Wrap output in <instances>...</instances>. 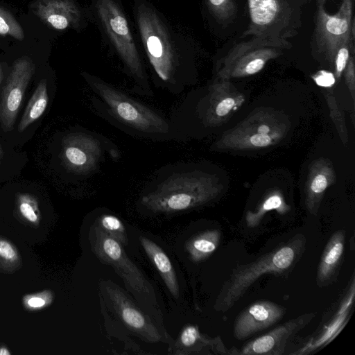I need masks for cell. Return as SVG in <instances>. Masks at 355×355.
<instances>
[{
    "label": "cell",
    "mask_w": 355,
    "mask_h": 355,
    "mask_svg": "<svg viewBox=\"0 0 355 355\" xmlns=\"http://www.w3.org/2000/svg\"><path fill=\"white\" fill-rule=\"evenodd\" d=\"M132 9L155 87L182 93L193 81L191 53L183 31L149 0H134Z\"/></svg>",
    "instance_id": "obj_1"
},
{
    "label": "cell",
    "mask_w": 355,
    "mask_h": 355,
    "mask_svg": "<svg viewBox=\"0 0 355 355\" xmlns=\"http://www.w3.org/2000/svg\"><path fill=\"white\" fill-rule=\"evenodd\" d=\"M97 115L127 135L153 141H179L169 119L101 78L83 71Z\"/></svg>",
    "instance_id": "obj_2"
},
{
    "label": "cell",
    "mask_w": 355,
    "mask_h": 355,
    "mask_svg": "<svg viewBox=\"0 0 355 355\" xmlns=\"http://www.w3.org/2000/svg\"><path fill=\"white\" fill-rule=\"evenodd\" d=\"M206 174L194 164L176 162L157 168L139 198L141 208L173 214L192 209L212 198Z\"/></svg>",
    "instance_id": "obj_3"
},
{
    "label": "cell",
    "mask_w": 355,
    "mask_h": 355,
    "mask_svg": "<svg viewBox=\"0 0 355 355\" xmlns=\"http://www.w3.org/2000/svg\"><path fill=\"white\" fill-rule=\"evenodd\" d=\"M90 22L97 27L104 44L119 60L132 83V92L153 96L142 51L135 38L121 0H91Z\"/></svg>",
    "instance_id": "obj_4"
},
{
    "label": "cell",
    "mask_w": 355,
    "mask_h": 355,
    "mask_svg": "<svg viewBox=\"0 0 355 355\" xmlns=\"http://www.w3.org/2000/svg\"><path fill=\"white\" fill-rule=\"evenodd\" d=\"M305 246L306 238L298 234L287 243L255 261L236 267L216 297L215 309L222 312L230 309L248 289L264 275H288L303 254Z\"/></svg>",
    "instance_id": "obj_5"
},
{
    "label": "cell",
    "mask_w": 355,
    "mask_h": 355,
    "mask_svg": "<svg viewBox=\"0 0 355 355\" xmlns=\"http://www.w3.org/2000/svg\"><path fill=\"white\" fill-rule=\"evenodd\" d=\"M108 157L114 161L119 159V148L112 140L94 131L81 128L66 134L61 139V164L80 178L97 173Z\"/></svg>",
    "instance_id": "obj_6"
},
{
    "label": "cell",
    "mask_w": 355,
    "mask_h": 355,
    "mask_svg": "<svg viewBox=\"0 0 355 355\" xmlns=\"http://www.w3.org/2000/svg\"><path fill=\"white\" fill-rule=\"evenodd\" d=\"M92 250L103 263L110 265L132 290L151 294V286L142 272L129 259L123 246L105 234L94 220L89 232Z\"/></svg>",
    "instance_id": "obj_7"
},
{
    "label": "cell",
    "mask_w": 355,
    "mask_h": 355,
    "mask_svg": "<svg viewBox=\"0 0 355 355\" xmlns=\"http://www.w3.org/2000/svg\"><path fill=\"white\" fill-rule=\"evenodd\" d=\"M35 71L33 61L27 56L14 62L0 96V125L4 131L13 130L25 92Z\"/></svg>",
    "instance_id": "obj_8"
},
{
    "label": "cell",
    "mask_w": 355,
    "mask_h": 355,
    "mask_svg": "<svg viewBox=\"0 0 355 355\" xmlns=\"http://www.w3.org/2000/svg\"><path fill=\"white\" fill-rule=\"evenodd\" d=\"M31 8L44 23L57 31L80 32L90 22L87 7L83 8L75 0H37Z\"/></svg>",
    "instance_id": "obj_9"
},
{
    "label": "cell",
    "mask_w": 355,
    "mask_h": 355,
    "mask_svg": "<svg viewBox=\"0 0 355 355\" xmlns=\"http://www.w3.org/2000/svg\"><path fill=\"white\" fill-rule=\"evenodd\" d=\"M103 284L115 313L126 327L148 342L157 343L162 340V336L149 318L121 288L110 281Z\"/></svg>",
    "instance_id": "obj_10"
},
{
    "label": "cell",
    "mask_w": 355,
    "mask_h": 355,
    "mask_svg": "<svg viewBox=\"0 0 355 355\" xmlns=\"http://www.w3.org/2000/svg\"><path fill=\"white\" fill-rule=\"evenodd\" d=\"M316 316L315 312L302 314L248 342L236 354L242 355H282L287 342Z\"/></svg>",
    "instance_id": "obj_11"
},
{
    "label": "cell",
    "mask_w": 355,
    "mask_h": 355,
    "mask_svg": "<svg viewBox=\"0 0 355 355\" xmlns=\"http://www.w3.org/2000/svg\"><path fill=\"white\" fill-rule=\"evenodd\" d=\"M285 313V308L272 302H256L238 315L234 325V336L239 340L246 339L275 324Z\"/></svg>",
    "instance_id": "obj_12"
},
{
    "label": "cell",
    "mask_w": 355,
    "mask_h": 355,
    "mask_svg": "<svg viewBox=\"0 0 355 355\" xmlns=\"http://www.w3.org/2000/svg\"><path fill=\"white\" fill-rule=\"evenodd\" d=\"M345 232L338 230L329 240L318 265L317 282L327 285L336 277L345 251Z\"/></svg>",
    "instance_id": "obj_13"
},
{
    "label": "cell",
    "mask_w": 355,
    "mask_h": 355,
    "mask_svg": "<svg viewBox=\"0 0 355 355\" xmlns=\"http://www.w3.org/2000/svg\"><path fill=\"white\" fill-rule=\"evenodd\" d=\"M139 240L169 292L175 299H178L180 295L179 284L175 270L170 259L163 249L153 241L144 236H140Z\"/></svg>",
    "instance_id": "obj_14"
},
{
    "label": "cell",
    "mask_w": 355,
    "mask_h": 355,
    "mask_svg": "<svg viewBox=\"0 0 355 355\" xmlns=\"http://www.w3.org/2000/svg\"><path fill=\"white\" fill-rule=\"evenodd\" d=\"M220 240V232L218 230H207L189 239L185 243V250L192 261L199 263L214 252Z\"/></svg>",
    "instance_id": "obj_15"
},
{
    "label": "cell",
    "mask_w": 355,
    "mask_h": 355,
    "mask_svg": "<svg viewBox=\"0 0 355 355\" xmlns=\"http://www.w3.org/2000/svg\"><path fill=\"white\" fill-rule=\"evenodd\" d=\"M49 101L46 79H42L34 91L19 123L18 131L24 132L45 111Z\"/></svg>",
    "instance_id": "obj_16"
},
{
    "label": "cell",
    "mask_w": 355,
    "mask_h": 355,
    "mask_svg": "<svg viewBox=\"0 0 355 355\" xmlns=\"http://www.w3.org/2000/svg\"><path fill=\"white\" fill-rule=\"evenodd\" d=\"M95 221L105 234L116 240L123 247L127 245L125 227L117 216L110 214H102L95 219Z\"/></svg>",
    "instance_id": "obj_17"
},
{
    "label": "cell",
    "mask_w": 355,
    "mask_h": 355,
    "mask_svg": "<svg viewBox=\"0 0 355 355\" xmlns=\"http://www.w3.org/2000/svg\"><path fill=\"white\" fill-rule=\"evenodd\" d=\"M249 8L252 21L264 25L273 19L277 5L275 0H249Z\"/></svg>",
    "instance_id": "obj_18"
},
{
    "label": "cell",
    "mask_w": 355,
    "mask_h": 355,
    "mask_svg": "<svg viewBox=\"0 0 355 355\" xmlns=\"http://www.w3.org/2000/svg\"><path fill=\"white\" fill-rule=\"evenodd\" d=\"M17 208L21 216L31 223L40 220L38 202L35 196L27 193H19L17 196Z\"/></svg>",
    "instance_id": "obj_19"
},
{
    "label": "cell",
    "mask_w": 355,
    "mask_h": 355,
    "mask_svg": "<svg viewBox=\"0 0 355 355\" xmlns=\"http://www.w3.org/2000/svg\"><path fill=\"white\" fill-rule=\"evenodd\" d=\"M277 210L284 212L285 210L283 201L277 195L268 198L255 212L249 211L245 218L248 227H255L259 225L265 214L270 210Z\"/></svg>",
    "instance_id": "obj_20"
},
{
    "label": "cell",
    "mask_w": 355,
    "mask_h": 355,
    "mask_svg": "<svg viewBox=\"0 0 355 355\" xmlns=\"http://www.w3.org/2000/svg\"><path fill=\"white\" fill-rule=\"evenodd\" d=\"M0 35H9L18 40L24 38L22 27L10 12L3 7H0Z\"/></svg>",
    "instance_id": "obj_21"
},
{
    "label": "cell",
    "mask_w": 355,
    "mask_h": 355,
    "mask_svg": "<svg viewBox=\"0 0 355 355\" xmlns=\"http://www.w3.org/2000/svg\"><path fill=\"white\" fill-rule=\"evenodd\" d=\"M179 344L181 347L184 348L190 349L197 345V344H202L203 345H207L211 344H215L221 340H218L212 342L211 340L206 339L201 335L199 329L196 325H187L182 330L179 336Z\"/></svg>",
    "instance_id": "obj_22"
},
{
    "label": "cell",
    "mask_w": 355,
    "mask_h": 355,
    "mask_svg": "<svg viewBox=\"0 0 355 355\" xmlns=\"http://www.w3.org/2000/svg\"><path fill=\"white\" fill-rule=\"evenodd\" d=\"M327 31L334 35H341L348 28L347 22L343 19L330 18L326 24Z\"/></svg>",
    "instance_id": "obj_23"
},
{
    "label": "cell",
    "mask_w": 355,
    "mask_h": 355,
    "mask_svg": "<svg viewBox=\"0 0 355 355\" xmlns=\"http://www.w3.org/2000/svg\"><path fill=\"white\" fill-rule=\"evenodd\" d=\"M0 257L10 261L16 260L17 257L15 248L3 239H0Z\"/></svg>",
    "instance_id": "obj_24"
},
{
    "label": "cell",
    "mask_w": 355,
    "mask_h": 355,
    "mask_svg": "<svg viewBox=\"0 0 355 355\" xmlns=\"http://www.w3.org/2000/svg\"><path fill=\"white\" fill-rule=\"evenodd\" d=\"M315 83L322 87H331L335 83V78L331 73L321 71L315 78Z\"/></svg>",
    "instance_id": "obj_25"
},
{
    "label": "cell",
    "mask_w": 355,
    "mask_h": 355,
    "mask_svg": "<svg viewBox=\"0 0 355 355\" xmlns=\"http://www.w3.org/2000/svg\"><path fill=\"white\" fill-rule=\"evenodd\" d=\"M234 105V101L232 98H225L216 105L215 112L218 116H224L230 112Z\"/></svg>",
    "instance_id": "obj_26"
},
{
    "label": "cell",
    "mask_w": 355,
    "mask_h": 355,
    "mask_svg": "<svg viewBox=\"0 0 355 355\" xmlns=\"http://www.w3.org/2000/svg\"><path fill=\"white\" fill-rule=\"evenodd\" d=\"M25 303L31 309H40L46 305V301L40 295H32L25 300Z\"/></svg>",
    "instance_id": "obj_27"
},
{
    "label": "cell",
    "mask_w": 355,
    "mask_h": 355,
    "mask_svg": "<svg viewBox=\"0 0 355 355\" xmlns=\"http://www.w3.org/2000/svg\"><path fill=\"white\" fill-rule=\"evenodd\" d=\"M327 186V178L323 175H317L311 183V190L313 193H322Z\"/></svg>",
    "instance_id": "obj_28"
},
{
    "label": "cell",
    "mask_w": 355,
    "mask_h": 355,
    "mask_svg": "<svg viewBox=\"0 0 355 355\" xmlns=\"http://www.w3.org/2000/svg\"><path fill=\"white\" fill-rule=\"evenodd\" d=\"M250 142L255 146H266L271 142V139L267 135L257 133L250 138Z\"/></svg>",
    "instance_id": "obj_29"
},
{
    "label": "cell",
    "mask_w": 355,
    "mask_h": 355,
    "mask_svg": "<svg viewBox=\"0 0 355 355\" xmlns=\"http://www.w3.org/2000/svg\"><path fill=\"white\" fill-rule=\"evenodd\" d=\"M348 58V51L343 48L340 49V51L338 53L337 58H336V68L338 72H341L343 69H344L346 61Z\"/></svg>",
    "instance_id": "obj_30"
},
{
    "label": "cell",
    "mask_w": 355,
    "mask_h": 355,
    "mask_svg": "<svg viewBox=\"0 0 355 355\" xmlns=\"http://www.w3.org/2000/svg\"><path fill=\"white\" fill-rule=\"evenodd\" d=\"M264 62L261 59H256L251 61L246 67L245 71L249 74L257 73L262 69Z\"/></svg>",
    "instance_id": "obj_31"
},
{
    "label": "cell",
    "mask_w": 355,
    "mask_h": 355,
    "mask_svg": "<svg viewBox=\"0 0 355 355\" xmlns=\"http://www.w3.org/2000/svg\"><path fill=\"white\" fill-rule=\"evenodd\" d=\"M270 129L268 126L266 125H262L259 127L257 132L260 134L267 135V133L269 132Z\"/></svg>",
    "instance_id": "obj_32"
},
{
    "label": "cell",
    "mask_w": 355,
    "mask_h": 355,
    "mask_svg": "<svg viewBox=\"0 0 355 355\" xmlns=\"http://www.w3.org/2000/svg\"><path fill=\"white\" fill-rule=\"evenodd\" d=\"M225 0H209L211 4L214 6H219L224 2Z\"/></svg>",
    "instance_id": "obj_33"
},
{
    "label": "cell",
    "mask_w": 355,
    "mask_h": 355,
    "mask_svg": "<svg viewBox=\"0 0 355 355\" xmlns=\"http://www.w3.org/2000/svg\"><path fill=\"white\" fill-rule=\"evenodd\" d=\"M10 352L6 348H1L0 349V355H8Z\"/></svg>",
    "instance_id": "obj_34"
},
{
    "label": "cell",
    "mask_w": 355,
    "mask_h": 355,
    "mask_svg": "<svg viewBox=\"0 0 355 355\" xmlns=\"http://www.w3.org/2000/svg\"><path fill=\"white\" fill-rule=\"evenodd\" d=\"M3 157V151L1 145L0 144V166L2 163Z\"/></svg>",
    "instance_id": "obj_35"
},
{
    "label": "cell",
    "mask_w": 355,
    "mask_h": 355,
    "mask_svg": "<svg viewBox=\"0 0 355 355\" xmlns=\"http://www.w3.org/2000/svg\"><path fill=\"white\" fill-rule=\"evenodd\" d=\"M2 79H3V69H2L1 64H0V84L2 81Z\"/></svg>",
    "instance_id": "obj_36"
}]
</instances>
